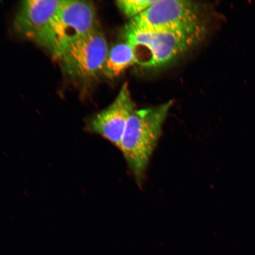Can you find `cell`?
Segmentation results:
<instances>
[{
    "label": "cell",
    "mask_w": 255,
    "mask_h": 255,
    "mask_svg": "<svg viewBox=\"0 0 255 255\" xmlns=\"http://www.w3.org/2000/svg\"><path fill=\"white\" fill-rule=\"evenodd\" d=\"M173 101L133 112L121 140L120 150L138 186H141Z\"/></svg>",
    "instance_id": "cell-1"
},
{
    "label": "cell",
    "mask_w": 255,
    "mask_h": 255,
    "mask_svg": "<svg viewBox=\"0 0 255 255\" xmlns=\"http://www.w3.org/2000/svg\"><path fill=\"white\" fill-rule=\"evenodd\" d=\"M206 27L178 31L126 29V41L135 50L136 64L146 69L161 68L173 62L200 42Z\"/></svg>",
    "instance_id": "cell-2"
},
{
    "label": "cell",
    "mask_w": 255,
    "mask_h": 255,
    "mask_svg": "<svg viewBox=\"0 0 255 255\" xmlns=\"http://www.w3.org/2000/svg\"><path fill=\"white\" fill-rule=\"evenodd\" d=\"M98 26L93 3L63 0L48 31L44 47L57 59L67 48Z\"/></svg>",
    "instance_id": "cell-3"
},
{
    "label": "cell",
    "mask_w": 255,
    "mask_h": 255,
    "mask_svg": "<svg viewBox=\"0 0 255 255\" xmlns=\"http://www.w3.org/2000/svg\"><path fill=\"white\" fill-rule=\"evenodd\" d=\"M206 27L203 11L188 0H155L142 14L130 20L126 29L178 31Z\"/></svg>",
    "instance_id": "cell-4"
},
{
    "label": "cell",
    "mask_w": 255,
    "mask_h": 255,
    "mask_svg": "<svg viewBox=\"0 0 255 255\" xmlns=\"http://www.w3.org/2000/svg\"><path fill=\"white\" fill-rule=\"evenodd\" d=\"M109 50L106 38L98 26L67 48L57 60L69 78L86 81L103 71Z\"/></svg>",
    "instance_id": "cell-5"
},
{
    "label": "cell",
    "mask_w": 255,
    "mask_h": 255,
    "mask_svg": "<svg viewBox=\"0 0 255 255\" xmlns=\"http://www.w3.org/2000/svg\"><path fill=\"white\" fill-rule=\"evenodd\" d=\"M63 0H27L16 12L13 28L16 33L44 47L51 24Z\"/></svg>",
    "instance_id": "cell-6"
},
{
    "label": "cell",
    "mask_w": 255,
    "mask_h": 255,
    "mask_svg": "<svg viewBox=\"0 0 255 255\" xmlns=\"http://www.w3.org/2000/svg\"><path fill=\"white\" fill-rule=\"evenodd\" d=\"M134 111L128 84L124 83L113 103L89 121V131L103 137L119 149L128 121Z\"/></svg>",
    "instance_id": "cell-7"
},
{
    "label": "cell",
    "mask_w": 255,
    "mask_h": 255,
    "mask_svg": "<svg viewBox=\"0 0 255 255\" xmlns=\"http://www.w3.org/2000/svg\"><path fill=\"white\" fill-rule=\"evenodd\" d=\"M135 64V50L131 44L126 41L110 49L102 72L108 78H116Z\"/></svg>",
    "instance_id": "cell-8"
},
{
    "label": "cell",
    "mask_w": 255,
    "mask_h": 255,
    "mask_svg": "<svg viewBox=\"0 0 255 255\" xmlns=\"http://www.w3.org/2000/svg\"><path fill=\"white\" fill-rule=\"evenodd\" d=\"M155 0H119L116 4L120 10L130 20L145 11Z\"/></svg>",
    "instance_id": "cell-9"
}]
</instances>
